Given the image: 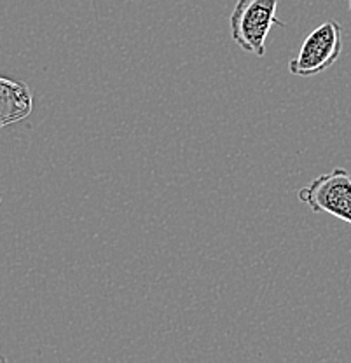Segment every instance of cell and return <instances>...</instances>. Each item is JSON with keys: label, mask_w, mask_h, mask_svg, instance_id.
<instances>
[{"label": "cell", "mask_w": 351, "mask_h": 363, "mask_svg": "<svg viewBox=\"0 0 351 363\" xmlns=\"http://www.w3.org/2000/svg\"><path fill=\"white\" fill-rule=\"evenodd\" d=\"M277 9L278 0H238L229 16L233 43L245 52L262 58L271 30L285 26L277 18Z\"/></svg>", "instance_id": "cell-1"}, {"label": "cell", "mask_w": 351, "mask_h": 363, "mask_svg": "<svg viewBox=\"0 0 351 363\" xmlns=\"http://www.w3.org/2000/svg\"><path fill=\"white\" fill-rule=\"evenodd\" d=\"M297 198L315 213H327L351 224V173L345 168L316 177L299 189Z\"/></svg>", "instance_id": "cell-2"}, {"label": "cell", "mask_w": 351, "mask_h": 363, "mask_svg": "<svg viewBox=\"0 0 351 363\" xmlns=\"http://www.w3.org/2000/svg\"><path fill=\"white\" fill-rule=\"evenodd\" d=\"M342 52V26L328 20L304 39L296 58L289 63L290 74L311 77L334 65Z\"/></svg>", "instance_id": "cell-3"}, {"label": "cell", "mask_w": 351, "mask_h": 363, "mask_svg": "<svg viewBox=\"0 0 351 363\" xmlns=\"http://www.w3.org/2000/svg\"><path fill=\"white\" fill-rule=\"evenodd\" d=\"M350 9H351V0H350Z\"/></svg>", "instance_id": "cell-4"}]
</instances>
